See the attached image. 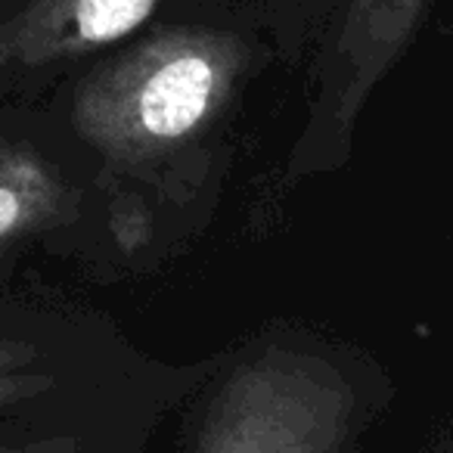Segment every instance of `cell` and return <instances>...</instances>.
Wrapping results in <instances>:
<instances>
[{
  "mask_svg": "<svg viewBox=\"0 0 453 453\" xmlns=\"http://www.w3.org/2000/svg\"><path fill=\"white\" fill-rule=\"evenodd\" d=\"M395 385L370 351L273 323L208 360L187 453H354Z\"/></svg>",
  "mask_w": 453,
  "mask_h": 453,
  "instance_id": "cell-2",
  "label": "cell"
},
{
  "mask_svg": "<svg viewBox=\"0 0 453 453\" xmlns=\"http://www.w3.org/2000/svg\"><path fill=\"white\" fill-rule=\"evenodd\" d=\"M90 242H115V230L84 146L72 131H0V273L35 252Z\"/></svg>",
  "mask_w": 453,
  "mask_h": 453,
  "instance_id": "cell-4",
  "label": "cell"
},
{
  "mask_svg": "<svg viewBox=\"0 0 453 453\" xmlns=\"http://www.w3.org/2000/svg\"><path fill=\"white\" fill-rule=\"evenodd\" d=\"M158 0H26L0 22V78L75 59L134 35Z\"/></svg>",
  "mask_w": 453,
  "mask_h": 453,
  "instance_id": "cell-6",
  "label": "cell"
},
{
  "mask_svg": "<svg viewBox=\"0 0 453 453\" xmlns=\"http://www.w3.org/2000/svg\"><path fill=\"white\" fill-rule=\"evenodd\" d=\"M208 360L150 357L94 314L0 304V428L180 407Z\"/></svg>",
  "mask_w": 453,
  "mask_h": 453,
  "instance_id": "cell-3",
  "label": "cell"
},
{
  "mask_svg": "<svg viewBox=\"0 0 453 453\" xmlns=\"http://www.w3.org/2000/svg\"><path fill=\"white\" fill-rule=\"evenodd\" d=\"M255 57L236 32L174 26L112 53L75 84L65 125L94 162L125 252L152 242V196L199 193L202 158Z\"/></svg>",
  "mask_w": 453,
  "mask_h": 453,
  "instance_id": "cell-1",
  "label": "cell"
},
{
  "mask_svg": "<svg viewBox=\"0 0 453 453\" xmlns=\"http://www.w3.org/2000/svg\"><path fill=\"white\" fill-rule=\"evenodd\" d=\"M428 0H351L323 53L311 115L286 162L289 187L333 174L351 158L354 131L372 90L413 44Z\"/></svg>",
  "mask_w": 453,
  "mask_h": 453,
  "instance_id": "cell-5",
  "label": "cell"
},
{
  "mask_svg": "<svg viewBox=\"0 0 453 453\" xmlns=\"http://www.w3.org/2000/svg\"><path fill=\"white\" fill-rule=\"evenodd\" d=\"M432 453H453V441L447 438V441H441V444H434Z\"/></svg>",
  "mask_w": 453,
  "mask_h": 453,
  "instance_id": "cell-8",
  "label": "cell"
},
{
  "mask_svg": "<svg viewBox=\"0 0 453 453\" xmlns=\"http://www.w3.org/2000/svg\"><path fill=\"white\" fill-rule=\"evenodd\" d=\"M174 407H137L90 419L26 422L0 428V453H146Z\"/></svg>",
  "mask_w": 453,
  "mask_h": 453,
  "instance_id": "cell-7",
  "label": "cell"
}]
</instances>
